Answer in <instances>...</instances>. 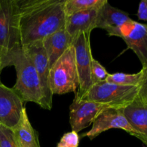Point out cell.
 Masks as SVG:
<instances>
[{"instance_id": "obj_24", "label": "cell", "mask_w": 147, "mask_h": 147, "mask_svg": "<svg viewBox=\"0 0 147 147\" xmlns=\"http://www.w3.org/2000/svg\"><path fill=\"white\" fill-rule=\"evenodd\" d=\"M2 70H3L2 64H1V57H0V73H1V72L2 71Z\"/></svg>"}, {"instance_id": "obj_15", "label": "cell", "mask_w": 147, "mask_h": 147, "mask_svg": "<svg viewBox=\"0 0 147 147\" xmlns=\"http://www.w3.org/2000/svg\"><path fill=\"white\" fill-rule=\"evenodd\" d=\"M130 20L131 19L126 11L113 7L107 1L99 8L96 28L103 29L109 34Z\"/></svg>"}, {"instance_id": "obj_26", "label": "cell", "mask_w": 147, "mask_h": 147, "mask_svg": "<svg viewBox=\"0 0 147 147\" xmlns=\"http://www.w3.org/2000/svg\"><path fill=\"white\" fill-rule=\"evenodd\" d=\"M146 103V104L147 105V100H146V103Z\"/></svg>"}, {"instance_id": "obj_6", "label": "cell", "mask_w": 147, "mask_h": 147, "mask_svg": "<svg viewBox=\"0 0 147 147\" xmlns=\"http://www.w3.org/2000/svg\"><path fill=\"white\" fill-rule=\"evenodd\" d=\"M90 34L80 33L74 37L73 46L75 50V57L78 76V90L75 96L82 98L92 88L91 73L93 57L90 47Z\"/></svg>"}, {"instance_id": "obj_9", "label": "cell", "mask_w": 147, "mask_h": 147, "mask_svg": "<svg viewBox=\"0 0 147 147\" xmlns=\"http://www.w3.org/2000/svg\"><path fill=\"white\" fill-rule=\"evenodd\" d=\"M109 107L110 106L92 100L80 99L75 96L70 106V124L72 131L78 133L93 124L98 115Z\"/></svg>"}, {"instance_id": "obj_22", "label": "cell", "mask_w": 147, "mask_h": 147, "mask_svg": "<svg viewBox=\"0 0 147 147\" xmlns=\"http://www.w3.org/2000/svg\"><path fill=\"white\" fill-rule=\"evenodd\" d=\"M144 71V77L141 86L139 87V99L143 103H146L147 100V67L142 68Z\"/></svg>"}, {"instance_id": "obj_14", "label": "cell", "mask_w": 147, "mask_h": 147, "mask_svg": "<svg viewBox=\"0 0 147 147\" xmlns=\"http://www.w3.org/2000/svg\"><path fill=\"white\" fill-rule=\"evenodd\" d=\"M122 113L131 126L139 134V138L147 147V105L139 99L123 108Z\"/></svg>"}, {"instance_id": "obj_8", "label": "cell", "mask_w": 147, "mask_h": 147, "mask_svg": "<svg viewBox=\"0 0 147 147\" xmlns=\"http://www.w3.org/2000/svg\"><path fill=\"white\" fill-rule=\"evenodd\" d=\"M109 36L123 39L128 47L134 52L142 65L147 67V24L130 20L119 28L113 30Z\"/></svg>"}, {"instance_id": "obj_23", "label": "cell", "mask_w": 147, "mask_h": 147, "mask_svg": "<svg viewBox=\"0 0 147 147\" xmlns=\"http://www.w3.org/2000/svg\"><path fill=\"white\" fill-rule=\"evenodd\" d=\"M137 16L139 20L147 22V0H143L140 2Z\"/></svg>"}, {"instance_id": "obj_4", "label": "cell", "mask_w": 147, "mask_h": 147, "mask_svg": "<svg viewBox=\"0 0 147 147\" xmlns=\"http://www.w3.org/2000/svg\"><path fill=\"white\" fill-rule=\"evenodd\" d=\"M50 84L53 95L76 92L79 81L73 45L50 67Z\"/></svg>"}, {"instance_id": "obj_20", "label": "cell", "mask_w": 147, "mask_h": 147, "mask_svg": "<svg viewBox=\"0 0 147 147\" xmlns=\"http://www.w3.org/2000/svg\"><path fill=\"white\" fill-rule=\"evenodd\" d=\"M0 147H19L12 129L0 124Z\"/></svg>"}, {"instance_id": "obj_7", "label": "cell", "mask_w": 147, "mask_h": 147, "mask_svg": "<svg viewBox=\"0 0 147 147\" xmlns=\"http://www.w3.org/2000/svg\"><path fill=\"white\" fill-rule=\"evenodd\" d=\"M22 49L32 62L40 79L43 96L42 109L50 111L53 107V96L50 84V67L42 40L32 43Z\"/></svg>"}, {"instance_id": "obj_10", "label": "cell", "mask_w": 147, "mask_h": 147, "mask_svg": "<svg viewBox=\"0 0 147 147\" xmlns=\"http://www.w3.org/2000/svg\"><path fill=\"white\" fill-rule=\"evenodd\" d=\"M92 125L91 129L82 136H87L90 139H93L109 129H120L139 138V134L131 126L122 113L121 108H107L98 115Z\"/></svg>"}, {"instance_id": "obj_16", "label": "cell", "mask_w": 147, "mask_h": 147, "mask_svg": "<svg viewBox=\"0 0 147 147\" xmlns=\"http://www.w3.org/2000/svg\"><path fill=\"white\" fill-rule=\"evenodd\" d=\"M12 131L19 147H40L38 134L30 123L25 108L20 121Z\"/></svg>"}, {"instance_id": "obj_3", "label": "cell", "mask_w": 147, "mask_h": 147, "mask_svg": "<svg viewBox=\"0 0 147 147\" xmlns=\"http://www.w3.org/2000/svg\"><path fill=\"white\" fill-rule=\"evenodd\" d=\"M11 66L15 67L17 73L13 90L24 102H33L42 107L43 96L38 75L22 47L13 56Z\"/></svg>"}, {"instance_id": "obj_13", "label": "cell", "mask_w": 147, "mask_h": 147, "mask_svg": "<svg viewBox=\"0 0 147 147\" xmlns=\"http://www.w3.org/2000/svg\"><path fill=\"white\" fill-rule=\"evenodd\" d=\"M98 9L99 8L90 9L67 16L65 29L73 38L80 33L90 34L96 29Z\"/></svg>"}, {"instance_id": "obj_17", "label": "cell", "mask_w": 147, "mask_h": 147, "mask_svg": "<svg viewBox=\"0 0 147 147\" xmlns=\"http://www.w3.org/2000/svg\"><path fill=\"white\" fill-rule=\"evenodd\" d=\"M107 0H65L64 10L65 16L94 8H100Z\"/></svg>"}, {"instance_id": "obj_11", "label": "cell", "mask_w": 147, "mask_h": 147, "mask_svg": "<svg viewBox=\"0 0 147 147\" xmlns=\"http://www.w3.org/2000/svg\"><path fill=\"white\" fill-rule=\"evenodd\" d=\"M24 103L13 88L4 86L0 81V124L14 129L25 108Z\"/></svg>"}, {"instance_id": "obj_2", "label": "cell", "mask_w": 147, "mask_h": 147, "mask_svg": "<svg viewBox=\"0 0 147 147\" xmlns=\"http://www.w3.org/2000/svg\"><path fill=\"white\" fill-rule=\"evenodd\" d=\"M22 48L17 0H0V57L3 69Z\"/></svg>"}, {"instance_id": "obj_12", "label": "cell", "mask_w": 147, "mask_h": 147, "mask_svg": "<svg viewBox=\"0 0 147 147\" xmlns=\"http://www.w3.org/2000/svg\"><path fill=\"white\" fill-rule=\"evenodd\" d=\"M73 40L74 38L69 34L64 27L42 40L50 67L72 46Z\"/></svg>"}, {"instance_id": "obj_21", "label": "cell", "mask_w": 147, "mask_h": 147, "mask_svg": "<svg viewBox=\"0 0 147 147\" xmlns=\"http://www.w3.org/2000/svg\"><path fill=\"white\" fill-rule=\"evenodd\" d=\"M79 142H80V138L78 134L74 131H72L65 134L62 136L59 143L66 147H78Z\"/></svg>"}, {"instance_id": "obj_19", "label": "cell", "mask_w": 147, "mask_h": 147, "mask_svg": "<svg viewBox=\"0 0 147 147\" xmlns=\"http://www.w3.org/2000/svg\"><path fill=\"white\" fill-rule=\"evenodd\" d=\"M106 69L98 60L93 59L92 63L91 78L93 85L105 82L109 76Z\"/></svg>"}, {"instance_id": "obj_1", "label": "cell", "mask_w": 147, "mask_h": 147, "mask_svg": "<svg viewBox=\"0 0 147 147\" xmlns=\"http://www.w3.org/2000/svg\"><path fill=\"white\" fill-rule=\"evenodd\" d=\"M22 47L65 27V0H17Z\"/></svg>"}, {"instance_id": "obj_18", "label": "cell", "mask_w": 147, "mask_h": 147, "mask_svg": "<svg viewBox=\"0 0 147 147\" xmlns=\"http://www.w3.org/2000/svg\"><path fill=\"white\" fill-rule=\"evenodd\" d=\"M144 77L143 70H141L139 73L128 74L123 73H116L109 74L106 81L112 84L124 86H139Z\"/></svg>"}, {"instance_id": "obj_25", "label": "cell", "mask_w": 147, "mask_h": 147, "mask_svg": "<svg viewBox=\"0 0 147 147\" xmlns=\"http://www.w3.org/2000/svg\"><path fill=\"white\" fill-rule=\"evenodd\" d=\"M57 147H66V146H63V145L60 144V143H58V144H57Z\"/></svg>"}, {"instance_id": "obj_5", "label": "cell", "mask_w": 147, "mask_h": 147, "mask_svg": "<svg viewBox=\"0 0 147 147\" xmlns=\"http://www.w3.org/2000/svg\"><path fill=\"white\" fill-rule=\"evenodd\" d=\"M139 86H124L106 81L95 84L82 98L110 107L123 108L139 98Z\"/></svg>"}]
</instances>
